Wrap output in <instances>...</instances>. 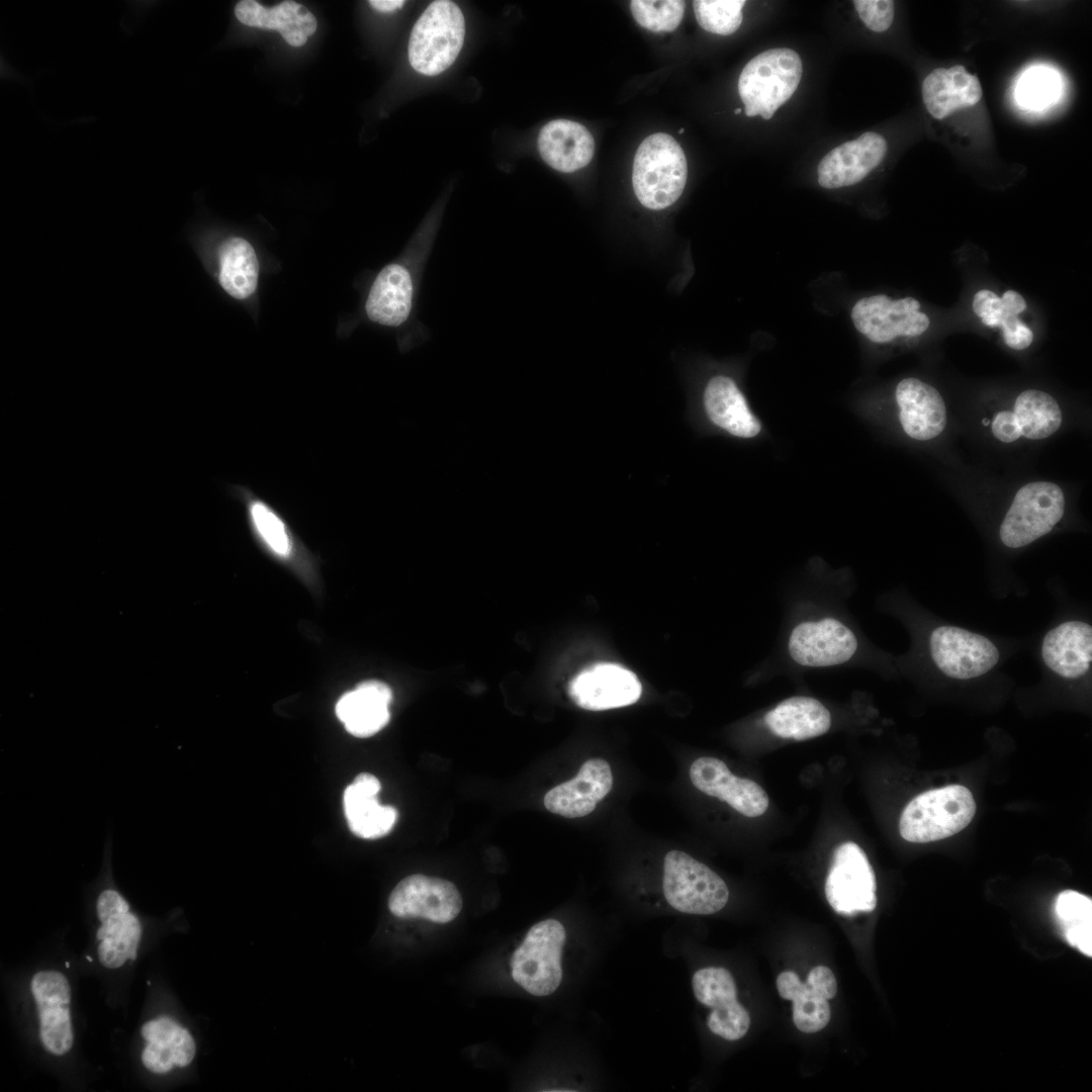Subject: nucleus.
<instances>
[{
    "label": "nucleus",
    "instance_id": "nucleus-1",
    "mask_svg": "<svg viewBox=\"0 0 1092 1092\" xmlns=\"http://www.w3.org/2000/svg\"><path fill=\"white\" fill-rule=\"evenodd\" d=\"M687 176L685 153L671 135L653 133L638 147L632 184L643 206L659 210L672 205L684 191Z\"/></svg>",
    "mask_w": 1092,
    "mask_h": 1092
},
{
    "label": "nucleus",
    "instance_id": "nucleus-2",
    "mask_svg": "<svg viewBox=\"0 0 1092 1092\" xmlns=\"http://www.w3.org/2000/svg\"><path fill=\"white\" fill-rule=\"evenodd\" d=\"M975 813L976 803L967 787L949 785L929 790L904 808L899 821L900 835L915 843L941 840L967 827Z\"/></svg>",
    "mask_w": 1092,
    "mask_h": 1092
},
{
    "label": "nucleus",
    "instance_id": "nucleus-3",
    "mask_svg": "<svg viewBox=\"0 0 1092 1092\" xmlns=\"http://www.w3.org/2000/svg\"><path fill=\"white\" fill-rule=\"evenodd\" d=\"M802 70L800 56L787 48L770 49L751 59L738 80L746 115L771 118L797 90Z\"/></svg>",
    "mask_w": 1092,
    "mask_h": 1092
},
{
    "label": "nucleus",
    "instance_id": "nucleus-4",
    "mask_svg": "<svg viewBox=\"0 0 1092 1092\" xmlns=\"http://www.w3.org/2000/svg\"><path fill=\"white\" fill-rule=\"evenodd\" d=\"M464 36L465 20L458 5L448 0L432 2L412 29L411 66L426 76L441 74L457 59Z\"/></svg>",
    "mask_w": 1092,
    "mask_h": 1092
},
{
    "label": "nucleus",
    "instance_id": "nucleus-5",
    "mask_svg": "<svg viewBox=\"0 0 1092 1092\" xmlns=\"http://www.w3.org/2000/svg\"><path fill=\"white\" fill-rule=\"evenodd\" d=\"M566 930L557 919L541 920L530 927L511 959L513 980L536 997L554 993L563 978L562 953Z\"/></svg>",
    "mask_w": 1092,
    "mask_h": 1092
},
{
    "label": "nucleus",
    "instance_id": "nucleus-6",
    "mask_svg": "<svg viewBox=\"0 0 1092 1092\" xmlns=\"http://www.w3.org/2000/svg\"><path fill=\"white\" fill-rule=\"evenodd\" d=\"M662 891L671 908L694 915L717 913L729 899L722 878L680 850H670L664 857Z\"/></svg>",
    "mask_w": 1092,
    "mask_h": 1092
},
{
    "label": "nucleus",
    "instance_id": "nucleus-7",
    "mask_svg": "<svg viewBox=\"0 0 1092 1092\" xmlns=\"http://www.w3.org/2000/svg\"><path fill=\"white\" fill-rule=\"evenodd\" d=\"M1065 513L1062 488L1050 481H1034L1016 492L999 529L1008 548L1024 547L1050 533Z\"/></svg>",
    "mask_w": 1092,
    "mask_h": 1092
},
{
    "label": "nucleus",
    "instance_id": "nucleus-8",
    "mask_svg": "<svg viewBox=\"0 0 1092 1092\" xmlns=\"http://www.w3.org/2000/svg\"><path fill=\"white\" fill-rule=\"evenodd\" d=\"M877 884L863 850L847 841L836 847L825 882V895L832 909L842 915L872 912L877 906Z\"/></svg>",
    "mask_w": 1092,
    "mask_h": 1092
},
{
    "label": "nucleus",
    "instance_id": "nucleus-9",
    "mask_svg": "<svg viewBox=\"0 0 1092 1092\" xmlns=\"http://www.w3.org/2000/svg\"><path fill=\"white\" fill-rule=\"evenodd\" d=\"M930 656L935 666L954 679H972L990 671L1000 657L987 637L956 626H938L929 636Z\"/></svg>",
    "mask_w": 1092,
    "mask_h": 1092
},
{
    "label": "nucleus",
    "instance_id": "nucleus-10",
    "mask_svg": "<svg viewBox=\"0 0 1092 1092\" xmlns=\"http://www.w3.org/2000/svg\"><path fill=\"white\" fill-rule=\"evenodd\" d=\"M920 302L913 297L893 300L885 294L860 298L851 309L855 329L877 344L889 343L898 337H916L929 327V317L919 310Z\"/></svg>",
    "mask_w": 1092,
    "mask_h": 1092
},
{
    "label": "nucleus",
    "instance_id": "nucleus-11",
    "mask_svg": "<svg viewBox=\"0 0 1092 1092\" xmlns=\"http://www.w3.org/2000/svg\"><path fill=\"white\" fill-rule=\"evenodd\" d=\"M696 1000L710 1009L707 1026L712 1033L734 1041L742 1038L750 1026V1016L737 999L732 974L722 967H707L692 977Z\"/></svg>",
    "mask_w": 1092,
    "mask_h": 1092
},
{
    "label": "nucleus",
    "instance_id": "nucleus-12",
    "mask_svg": "<svg viewBox=\"0 0 1092 1092\" xmlns=\"http://www.w3.org/2000/svg\"><path fill=\"white\" fill-rule=\"evenodd\" d=\"M388 909L397 918H424L444 924L458 916L462 897L452 882L416 874L405 877L393 888L388 897Z\"/></svg>",
    "mask_w": 1092,
    "mask_h": 1092
},
{
    "label": "nucleus",
    "instance_id": "nucleus-13",
    "mask_svg": "<svg viewBox=\"0 0 1092 1092\" xmlns=\"http://www.w3.org/2000/svg\"><path fill=\"white\" fill-rule=\"evenodd\" d=\"M857 647L852 630L834 618L799 623L788 641L792 659L809 667L844 663L854 655Z\"/></svg>",
    "mask_w": 1092,
    "mask_h": 1092
},
{
    "label": "nucleus",
    "instance_id": "nucleus-14",
    "mask_svg": "<svg viewBox=\"0 0 1092 1092\" xmlns=\"http://www.w3.org/2000/svg\"><path fill=\"white\" fill-rule=\"evenodd\" d=\"M96 913L101 922L96 933L100 963L117 969L127 960L134 961L142 925L125 898L115 889L102 890L96 900Z\"/></svg>",
    "mask_w": 1092,
    "mask_h": 1092
},
{
    "label": "nucleus",
    "instance_id": "nucleus-15",
    "mask_svg": "<svg viewBox=\"0 0 1092 1092\" xmlns=\"http://www.w3.org/2000/svg\"><path fill=\"white\" fill-rule=\"evenodd\" d=\"M30 989L39 1018V1036L44 1049L56 1056L68 1053L74 1041L67 978L57 971H40L31 979Z\"/></svg>",
    "mask_w": 1092,
    "mask_h": 1092
},
{
    "label": "nucleus",
    "instance_id": "nucleus-16",
    "mask_svg": "<svg viewBox=\"0 0 1092 1092\" xmlns=\"http://www.w3.org/2000/svg\"><path fill=\"white\" fill-rule=\"evenodd\" d=\"M1062 420L1061 407L1050 393L1027 389L1019 393L1011 411L994 416L991 432L1002 443L1019 438L1042 440L1059 430Z\"/></svg>",
    "mask_w": 1092,
    "mask_h": 1092
},
{
    "label": "nucleus",
    "instance_id": "nucleus-17",
    "mask_svg": "<svg viewBox=\"0 0 1092 1092\" xmlns=\"http://www.w3.org/2000/svg\"><path fill=\"white\" fill-rule=\"evenodd\" d=\"M641 692V682L635 673L613 663H600L582 670L568 688L573 702L592 711L632 705L639 700Z\"/></svg>",
    "mask_w": 1092,
    "mask_h": 1092
},
{
    "label": "nucleus",
    "instance_id": "nucleus-18",
    "mask_svg": "<svg viewBox=\"0 0 1092 1092\" xmlns=\"http://www.w3.org/2000/svg\"><path fill=\"white\" fill-rule=\"evenodd\" d=\"M690 779L699 791L726 802L746 817H758L768 808L767 794L757 783L735 777L718 758L696 759L690 767Z\"/></svg>",
    "mask_w": 1092,
    "mask_h": 1092
},
{
    "label": "nucleus",
    "instance_id": "nucleus-19",
    "mask_svg": "<svg viewBox=\"0 0 1092 1092\" xmlns=\"http://www.w3.org/2000/svg\"><path fill=\"white\" fill-rule=\"evenodd\" d=\"M886 152V140L873 131L843 143L831 150L819 163V185L834 189L856 184L883 161Z\"/></svg>",
    "mask_w": 1092,
    "mask_h": 1092
},
{
    "label": "nucleus",
    "instance_id": "nucleus-20",
    "mask_svg": "<svg viewBox=\"0 0 1092 1092\" xmlns=\"http://www.w3.org/2000/svg\"><path fill=\"white\" fill-rule=\"evenodd\" d=\"M895 398L901 427L908 437L924 442L943 432L946 406L935 387L918 378H904L896 387Z\"/></svg>",
    "mask_w": 1092,
    "mask_h": 1092
},
{
    "label": "nucleus",
    "instance_id": "nucleus-21",
    "mask_svg": "<svg viewBox=\"0 0 1092 1092\" xmlns=\"http://www.w3.org/2000/svg\"><path fill=\"white\" fill-rule=\"evenodd\" d=\"M612 787L610 764L604 759L592 758L581 765L573 779L551 789L543 803L551 813L566 818L583 817L596 809Z\"/></svg>",
    "mask_w": 1092,
    "mask_h": 1092
},
{
    "label": "nucleus",
    "instance_id": "nucleus-22",
    "mask_svg": "<svg viewBox=\"0 0 1092 1092\" xmlns=\"http://www.w3.org/2000/svg\"><path fill=\"white\" fill-rule=\"evenodd\" d=\"M416 278L404 263L386 265L374 279L365 302L368 318L385 327L404 324L413 309Z\"/></svg>",
    "mask_w": 1092,
    "mask_h": 1092
},
{
    "label": "nucleus",
    "instance_id": "nucleus-23",
    "mask_svg": "<svg viewBox=\"0 0 1092 1092\" xmlns=\"http://www.w3.org/2000/svg\"><path fill=\"white\" fill-rule=\"evenodd\" d=\"M226 490L243 506L247 522L261 546L278 560L294 559L297 542L281 513L246 485L229 484Z\"/></svg>",
    "mask_w": 1092,
    "mask_h": 1092
},
{
    "label": "nucleus",
    "instance_id": "nucleus-24",
    "mask_svg": "<svg viewBox=\"0 0 1092 1092\" xmlns=\"http://www.w3.org/2000/svg\"><path fill=\"white\" fill-rule=\"evenodd\" d=\"M1045 665L1061 677L1075 679L1090 671L1092 627L1081 621L1064 622L1050 630L1041 643Z\"/></svg>",
    "mask_w": 1092,
    "mask_h": 1092
},
{
    "label": "nucleus",
    "instance_id": "nucleus-25",
    "mask_svg": "<svg viewBox=\"0 0 1092 1092\" xmlns=\"http://www.w3.org/2000/svg\"><path fill=\"white\" fill-rule=\"evenodd\" d=\"M380 783L376 777L361 772L344 792V810L350 830L359 837L375 839L387 834L397 819L391 806H381L377 799Z\"/></svg>",
    "mask_w": 1092,
    "mask_h": 1092
},
{
    "label": "nucleus",
    "instance_id": "nucleus-26",
    "mask_svg": "<svg viewBox=\"0 0 1092 1092\" xmlns=\"http://www.w3.org/2000/svg\"><path fill=\"white\" fill-rule=\"evenodd\" d=\"M146 1046L144 1066L153 1073L165 1074L173 1068H185L196 1054V1043L188 1029L169 1016H161L142 1026Z\"/></svg>",
    "mask_w": 1092,
    "mask_h": 1092
},
{
    "label": "nucleus",
    "instance_id": "nucleus-27",
    "mask_svg": "<svg viewBox=\"0 0 1092 1092\" xmlns=\"http://www.w3.org/2000/svg\"><path fill=\"white\" fill-rule=\"evenodd\" d=\"M704 407L710 422L738 438H754L761 424L748 406L735 381L725 375L712 377L704 390Z\"/></svg>",
    "mask_w": 1092,
    "mask_h": 1092
},
{
    "label": "nucleus",
    "instance_id": "nucleus-28",
    "mask_svg": "<svg viewBox=\"0 0 1092 1092\" xmlns=\"http://www.w3.org/2000/svg\"><path fill=\"white\" fill-rule=\"evenodd\" d=\"M234 13L244 25L278 31L292 47L303 46L317 26L314 15L306 7L288 0L272 7L242 0L236 4Z\"/></svg>",
    "mask_w": 1092,
    "mask_h": 1092
},
{
    "label": "nucleus",
    "instance_id": "nucleus-29",
    "mask_svg": "<svg viewBox=\"0 0 1092 1092\" xmlns=\"http://www.w3.org/2000/svg\"><path fill=\"white\" fill-rule=\"evenodd\" d=\"M538 150L550 167L571 173L592 161L595 141L584 125L568 119H554L540 130Z\"/></svg>",
    "mask_w": 1092,
    "mask_h": 1092
},
{
    "label": "nucleus",
    "instance_id": "nucleus-30",
    "mask_svg": "<svg viewBox=\"0 0 1092 1092\" xmlns=\"http://www.w3.org/2000/svg\"><path fill=\"white\" fill-rule=\"evenodd\" d=\"M982 95L979 79L959 65L934 69L922 84L924 105L936 119L977 104Z\"/></svg>",
    "mask_w": 1092,
    "mask_h": 1092
},
{
    "label": "nucleus",
    "instance_id": "nucleus-31",
    "mask_svg": "<svg viewBox=\"0 0 1092 1092\" xmlns=\"http://www.w3.org/2000/svg\"><path fill=\"white\" fill-rule=\"evenodd\" d=\"M391 698V691L385 684L367 680L341 697L336 713L350 734L368 737L388 723Z\"/></svg>",
    "mask_w": 1092,
    "mask_h": 1092
},
{
    "label": "nucleus",
    "instance_id": "nucleus-32",
    "mask_svg": "<svg viewBox=\"0 0 1092 1092\" xmlns=\"http://www.w3.org/2000/svg\"><path fill=\"white\" fill-rule=\"evenodd\" d=\"M764 723L778 737L807 740L829 730L831 715L820 701L797 696L782 701L768 711Z\"/></svg>",
    "mask_w": 1092,
    "mask_h": 1092
},
{
    "label": "nucleus",
    "instance_id": "nucleus-33",
    "mask_svg": "<svg viewBox=\"0 0 1092 1092\" xmlns=\"http://www.w3.org/2000/svg\"><path fill=\"white\" fill-rule=\"evenodd\" d=\"M1025 308L1023 296L1011 289L1001 297L989 289H981L973 298L975 314L987 327H1001L1004 343L1017 351L1028 348L1033 341L1032 331L1018 317Z\"/></svg>",
    "mask_w": 1092,
    "mask_h": 1092
},
{
    "label": "nucleus",
    "instance_id": "nucleus-34",
    "mask_svg": "<svg viewBox=\"0 0 1092 1092\" xmlns=\"http://www.w3.org/2000/svg\"><path fill=\"white\" fill-rule=\"evenodd\" d=\"M777 989L783 999L793 1002V1021L806 1033L817 1032L829 1022L831 1009L828 1000L808 982L802 983L793 971H784L777 978Z\"/></svg>",
    "mask_w": 1092,
    "mask_h": 1092
},
{
    "label": "nucleus",
    "instance_id": "nucleus-35",
    "mask_svg": "<svg viewBox=\"0 0 1092 1092\" xmlns=\"http://www.w3.org/2000/svg\"><path fill=\"white\" fill-rule=\"evenodd\" d=\"M259 263L252 245L243 238L226 240L219 250V282L233 297L251 296L258 284Z\"/></svg>",
    "mask_w": 1092,
    "mask_h": 1092
},
{
    "label": "nucleus",
    "instance_id": "nucleus-36",
    "mask_svg": "<svg viewBox=\"0 0 1092 1092\" xmlns=\"http://www.w3.org/2000/svg\"><path fill=\"white\" fill-rule=\"evenodd\" d=\"M1055 912L1067 941L1085 956L1091 957V898L1076 891H1063L1057 897Z\"/></svg>",
    "mask_w": 1092,
    "mask_h": 1092
},
{
    "label": "nucleus",
    "instance_id": "nucleus-37",
    "mask_svg": "<svg viewBox=\"0 0 1092 1092\" xmlns=\"http://www.w3.org/2000/svg\"><path fill=\"white\" fill-rule=\"evenodd\" d=\"M744 0H696L693 7L698 23L705 30L729 35L742 23Z\"/></svg>",
    "mask_w": 1092,
    "mask_h": 1092
},
{
    "label": "nucleus",
    "instance_id": "nucleus-38",
    "mask_svg": "<svg viewBox=\"0 0 1092 1092\" xmlns=\"http://www.w3.org/2000/svg\"><path fill=\"white\" fill-rule=\"evenodd\" d=\"M1060 88V78L1054 70L1032 68L1018 81L1016 98L1026 108L1039 109L1057 99Z\"/></svg>",
    "mask_w": 1092,
    "mask_h": 1092
},
{
    "label": "nucleus",
    "instance_id": "nucleus-39",
    "mask_svg": "<svg viewBox=\"0 0 1092 1092\" xmlns=\"http://www.w3.org/2000/svg\"><path fill=\"white\" fill-rule=\"evenodd\" d=\"M635 20L651 31H672L680 23L686 3L679 0H633L630 4Z\"/></svg>",
    "mask_w": 1092,
    "mask_h": 1092
},
{
    "label": "nucleus",
    "instance_id": "nucleus-40",
    "mask_svg": "<svg viewBox=\"0 0 1092 1092\" xmlns=\"http://www.w3.org/2000/svg\"><path fill=\"white\" fill-rule=\"evenodd\" d=\"M854 8L863 23L873 31H886L894 19V2L890 0H855Z\"/></svg>",
    "mask_w": 1092,
    "mask_h": 1092
},
{
    "label": "nucleus",
    "instance_id": "nucleus-41",
    "mask_svg": "<svg viewBox=\"0 0 1092 1092\" xmlns=\"http://www.w3.org/2000/svg\"><path fill=\"white\" fill-rule=\"evenodd\" d=\"M806 981L818 990L827 1000L835 997L837 983L833 972L828 967H815L809 973Z\"/></svg>",
    "mask_w": 1092,
    "mask_h": 1092
},
{
    "label": "nucleus",
    "instance_id": "nucleus-42",
    "mask_svg": "<svg viewBox=\"0 0 1092 1092\" xmlns=\"http://www.w3.org/2000/svg\"><path fill=\"white\" fill-rule=\"evenodd\" d=\"M402 0H370L369 4L372 8L379 12L388 13L401 8L404 5Z\"/></svg>",
    "mask_w": 1092,
    "mask_h": 1092
},
{
    "label": "nucleus",
    "instance_id": "nucleus-43",
    "mask_svg": "<svg viewBox=\"0 0 1092 1092\" xmlns=\"http://www.w3.org/2000/svg\"><path fill=\"white\" fill-rule=\"evenodd\" d=\"M740 112H741V109H740V108H737V109H735V111H734V113H735V114H738V113H740Z\"/></svg>",
    "mask_w": 1092,
    "mask_h": 1092
},
{
    "label": "nucleus",
    "instance_id": "nucleus-44",
    "mask_svg": "<svg viewBox=\"0 0 1092 1092\" xmlns=\"http://www.w3.org/2000/svg\"><path fill=\"white\" fill-rule=\"evenodd\" d=\"M87 960H88L89 962H92V959H91V958H90L89 956L87 957Z\"/></svg>",
    "mask_w": 1092,
    "mask_h": 1092
},
{
    "label": "nucleus",
    "instance_id": "nucleus-45",
    "mask_svg": "<svg viewBox=\"0 0 1092 1092\" xmlns=\"http://www.w3.org/2000/svg\"><path fill=\"white\" fill-rule=\"evenodd\" d=\"M684 130H685V129H684V128H681V129L679 130V133H682V132H684Z\"/></svg>",
    "mask_w": 1092,
    "mask_h": 1092
},
{
    "label": "nucleus",
    "instance_id": "nucleus-46",
    "mask_svg": "<svg viewBox=\"0 0 1092 1092\" xmlns=\"http://www.w3.org/2000/svg\"><path fill=\"white\" fill-rule=\"evenodd\" d=\"M66 966H67V968H69L70 964L68 962H66Z\"/></svg>",
    "mask_w": 1092,
    "mask_h": 1092
}]
</instances>
